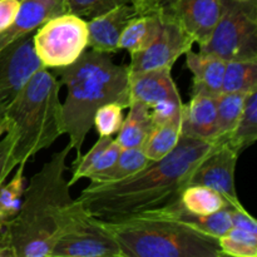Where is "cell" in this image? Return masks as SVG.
<instances>
[{
  "mask_svg": "<svg viewBox=\"0 0 257 257\" xmlns=\"http://www.w3.org/2000/svg\"><path fill=\"white\" fill-rule=\"evenodd\" d=\"M7 131H8V122L5 118H2V119H0V138L5 135Z\"/></svg>",
  "mask_w": 257,
  "mask_h": 257,
  "instance_id": "8d00e7d4",
  "label": "cell"
},
{
  "mask_svg": "<svg viewBox=\"0 0 257 257\" xmlns=\"http://www.w3.org/2000/svg\"><path fill=\"white\" fill-rule=\"evenodd\" d=\"M181 205L196 215H211L221 210H232L230 203L217 191L200 185H188L178 197Z\"/></svg>",
  "mask_w": 257,
  "mask_h": 257,
  "instance_id": "44dd1931",
  "label": "cell"
},
{
  "mask_svg": "<svg viewBox=\"0 0 257 257\" xmlns=\"http://www.w3.org/2000/svg\"><path fill=\"white\" fill-rule=\"evenodd\" d=\"M138 15L132 2L123 3L110 9L104 14L87 20L88 24V48L97 52H119V40L123 30L130 20Z\"/></svg>",
  "mask_w": 257,
  "mask_h": 257,
  "instance_id": "4fadbf2b",
  "label": "cell"
},
{
  "mask_svg": "<svg viewBox=\"0 0 257 257\" xmlns=\"http://www.w3.org/2000/svg\"><path fill=\"white\" fill-rule=\"evenodd\" d=\"M182 137V120L162 123L152 128L142 151L151 161H158L170 155Z\"/></svg>",
  "mask_w": 257,
  "mask_h": 257,
  "instance_id": "cb8c5ba5",
  "label": "cell"
},
{
  "mask_svg": "<svg viewBox=\"0 0 257 257\" xmlns=\"http://www.w3.org/2000/svg\"><path fill=\"white\" fill-rule=\"evenodd\" d=\"M152 161L145 155L142 148H122L117 161L103 172L88 180L94 183L118 182L147 167Z\"/></svg>",
  "mask_w": 257,
  "mask_h": 257,
  "instance_id": "603a6c76",
  "label": "cell"
},
{
  "mask_svg": "<svg viewBox=\"0 0 257 257\" xmlns=\"http://www.w3.org/2000/svg\"><path fill=\"white\" fill-rule=\"evenodd\" d=\"M165 0H132L133 5L137 9L138 14H143V13H150L153 10H157L160 5Z\"/></svg>",
  "mask_w": 257,
  "mask_h": 257,
  "instance_id": "d590c367",
  "label": "cell"
},
{
  "mask_svg": "<svg viewBox=\"0 0 257 257\" xmlns=\"http://www.w3.org/2000/svg\"><path fill=\"white\" fill-rule=\"evenodd\" d=\"M112 140L113 137H110V136H99L97 142L93 145V147L85 155H80L75 158V161L73 162L72 178L69 181L70 186L75 185L78 181L83 180V178H89L93 175L95 165L99 161L100 156L104 152L105 148L112 142Z\"/></svg>",
  "mask_w": 257,
  "mask_h": 257,
  "instance_id": "83f0119b",
  "label": "cell"
},
{
  "mask_svg": "<svg viewBox=\"0 0 257 257\" xmlns=\"http://www.w3.org/2000/svg\"><path fill=\"white\" fill-rule=\"evenodd\" d=\"M162 28L157 39L142 52L131 55V63L127 65L130 74L147 72L153 69H172L177 59L192 49V38L186 30L163 10Z\"/></svg>",
  "mask_w": 257,
  "mask_h": 257,
  "instance_id": "30bf717a",
  "label": "cell"
},
{
  "mask_svg": "<svg viewBox=\"0 0 257 257\" xmlns=\"http://www.w3.org/2000/svg\"><path fill=\"white\" fill-rule=\"evenodd\" d=\"M200 52L226 60H257V0H222L221 14Z\"/></svg>",
  "mask_w": 257,
  "mask_h": 257,
  "instance_id": "8992f818",
  "label": "cell"
},
{
  "mask_svg": "<svg viewBox=\"0 0 257 257\" xmlns=\"http://www.w3.org/2000/svg\"><path fill=\"white\" fill-rule=\"evenodd\" d=\"M72 151L68 143L55 152L25 187L19 212L9 222L15 257H50L60 233L84 211L65 177Z\"/></svg>",
  "mask_w": 257,
  "mask_h": 257,
  "instance_id": "7a4b0ae2",
  "label": "cell"
},
{
  "mask_svg": "<svg viewBox=\"0 0 257 257\" xmlns=\"http://www.w3.org/2000/svg\"><path fill=\"white\" fill-rule=\"evenodd\" d=\"M246 93H220L217 97V136L216 142H225L235 130L243 104Z\"/></svg>",
  "mask_w": 257,
  "mask_h": 257,
  "instance_id": "484cf974",
  "label": "cell"
},
{
  "mask_svg": "<svg viewBox=\"0 0 257 257\" xmlns=\"http://www.w3.org/2000/svg\"><path fill=\"white\" fill-rule=\"evenodd\" d=\"M32 38L43 68H65L88 49L87 20L73 13H63L43 23Z\"/></svg>",
  "mask_w": 257,
  "mask_h": 257,
  "instance_id": "52a82bcc",
  "label": "cell"
},
{
  "mask_svg": "<svg viewBox=\"0 0 257 257\" xmlns=\"http://www.w3.org/2000/svg\"><path fill=\"white\" fill-rule=\"evenodd\" d=\"M238 153L226 142H217L212 151L196 166L188 185H200L217 191L232 208L243 207L235 186ZM187 185V186H188Z\"/></svg>",
  "mask_w": 257,
  "mask_h": 257,
  "instance_id": "8fae6325",
  "label": "cell"
},
{
  "mask_svg": "<svg viewBox=\"0 0 257 257\" xmlns=\"http://www.w3.org/2000/svg\"><path fill=\"white\" fill-rule=\"evenodd\" d=\"M0 257H15L9 222L0 223Z\"/></svg>",
  "mask_w": 257,
  "mask_h": 257,
  "instance_id": "e575fe53",
  "label": "cell"
},
{
  "mask_svg": "<svg viewBox=\"0 0 257 257\" xmlns=\"http://www.w3.org/2000/svg\"><path fill=\"white\" fill-rule=\"evenodd\" d=\"M25 165L19 163L12 180L5 181L0 187V223L10 222L19 212L25 191Z\"/></svg>",
  "mask_w": 257,
  "mask_h": 257,
  "instance_id": "4316f807",
  "label": "cell"
},
{
  "mask_svg": "<svg viewBox=\"0 0 257 257\" xmlns=\"http://www.w3.org/2000/svg\"><path fill=\"white\" fill-rule=\"evenodd\" d=\"M186 65L192 73V93H203L217 97L222 92L226 60L202 52L186 53Z\"/></svg>",
  "mask_w": 257,
  "mask_h": 257,
  "instance_id": "e0dca14e",
  "label": "cell"
},
{
  "mask_svg": "<svg viewBox=\"0 0 257 257\" xmlns=\"http://www.w3.org/2000/svg\"><path fill=\"white\" fill-rule=\"evenodd\" d=\"M123 109L125 108L118 103H107L98 108L93 118V127H95L98 135L110 137L115 135L124 119Z\"/></svg>",
  "mask_w": 257,
  "mask_h": 257,
  "instance_id": "f1b7e54d",
  "label": "cell"
},
{
  "mask_svg": "<svg viewBox=\"0 0 257 257\" xmlns=\"http://www.w3.org/2000/svg\"><path fill=\"white\" fill-rule=\"evenodd\" d=\"M218 245H220L221 252L223 256H235V257H256L257 256V245L243 242V241L235 240L227 235L218 237Z\"/></svg>",
  "mask_w": 257,
  "mask_h": 257,
  "instance_id": "1f68e13d",
  "label": "cell"
},
{
  "mask_svg": "<svg viewBox=\"0 0 257 257\" xmlns=\"http://www.w3.org/2000/svg\"><path fill=\"white\" fill-rule=\"evenodd\" d=\"M130 2L132 0H65L68 12L85 20L99 17L117 5Z\"/></svg>",
  "mask_w": 257,
  "mask_h": 257,
  "instance_id": "f546056e",
  "label": "cell"
},
{
  "mask_svg": "<svg viewBox=\"0 0 257 257\" xmlns=\"http://www.w3.org/2000/svg\"><path fill=\"white\" fill-rule=\"evenodd\" d=\"M217 97L203 93H192L190 102L187 104L183 103L182 135L216 142Z\"/></svg>",
  "mask_w": 257,
  "mask_h": 257,
  "instance_id": "2e32d148",
  "label": "cell"
},
{
  "mask_svg": "<svg viewBox=\"0 0 257 257\" xmlns=\"http://www.w3.org/2000/svg\"><path fill=\"white\" fill-rule=\"evenodd\" d=\"M50 257H123V253L99 218L84 208L60 233Z\"/></svg>",
  "mask_w": 257,
  "mask_h": 257,
  "instance_id": "ba28073f",
  "label": "cell"
},
{
  "mask_svg": "<svg viewBox=\"0 0 257 257\" xmlns=\"http://www.w3.org/2000/svg\"><path fill=\"white\" fill-rule=\"evenodd\" d=\"M20 2H22V0H20Z\"/></svg>",
  "mask_w": 257,
  "mask_h": 257,
  "instance_id": "74e56055",
  "label": "cell"
},
{
  "mask_svg": "<svg viewBox=\"0 0 257 257\" xmlns=\"http://www.w3.org/2000/svg\"><path fill=\"white\" fill-rule=\"evenodd\" d=\"M162 28V14L160 10L136 15L130 20L123 30L119 40V48L130 54L142 52L158 38Z\"/></svg>",
  "mask_w": 257,
  "mask_h": 257,
  "instance_id": "ac0fdd59",
  "label": "cell"
},
{
  "mask_svg": "<svg viewBox=\"0 0 257 257\" xmlns=\"http://www.w3.org/2000/svg\"><path fill=\"white\" fill-rule=\"evenodd\" d=\"M253 89H257V60L237 59L226 62L222 92L247 94Z\"/></svg>",
  "mask_w": 257,
  "mask_h": 257,
  "instance_id": "d4e9b609",
  "label": "cell"
},
{
  "mask_svg": "<svg viewBox=\"0 0 257 257\" xmlns=\"http://www.w3.org/2000/svg\"><path fill=\"white\" fill-rule=\"evenodd\" d=\"M40 68L43 67L34 52L30 34L0 50V119Z\"/></svg>",
  "mask_w": 257,
  "mask_h": 257,
  "instance_id": "9c48e42d",
  "label": "cell"
},
{
  "mask_svg": "<svg viewBox=\"0 0 257 257\" xmlns=\"http://www.w3.org/2000/svg\"><path fill=\"white\" fill-rule=\"evenodd\" d=\"M231 222L232 227L240 228V230L247 231V232L257 235V222L255 218L246 211L245 207L232 208L230 210Z\"/></svg>",
  "mask_w": 257,
  "mask_h": 257,
  "instance_id": "d6a6232c",
  "label": "cell"
},
{
  "mask_svg": "<svg viewBox=\"0 0 257 257\" xmlns=\"http://www.w3.org/2000/svg\"><path fill=\"white\" fill-rule=\"evenodd\" d=\"M222 0H165L158 9L172 17L198 47L210 39Z\"/></svg>",
  "mask_w": 257,
  "mask_h": 257,
  "instance_id": "7c38bea8",
  "label": "cell"
},
{
  "mask_svg": "<svg viewBox=\"0 0 257 257\" xmlns=\"http://www.w3.org/2000/svg\"><path fill=\"white\" fill-rule=\"evenodd\" d=\"M257 140V89L247 93L238 122L225 142L238 155L247 150Z\"/></svg>",
  "mask_w": 257,
  "mask_h": 257,
  "instance_id": "7402d4cb",
  "label": "cell"
},
{
  "mask_svg": "<svg viewBox=\"0 0 257 257\" xmlns=\"http://www.w3.org/2000/svg\"><path fill=\"white\" fill-rule=\"evenodd\" d=\"M131 103L140 102L148 109L165 103H183L171 69H153L130 74Z\"/></svg>",
  "mask_w": 257,
  "mask_h": 257,
  "instance_id": "5bb4252c",
  "label": "cell"
},
{
  "mask_svg": "<svg viewBox=\"0 0 257 257\" xmlns=\"http://www.w3.org/2000/svg\"><path fill=\"white\" fill-rule=\"evenodd\" d=\"M14 136L7 131L0 140V187L18 166V161L14 156Z\"/></svg>",
  "mask_w": 257,
  "mask_h": 257,
  "instance_id": "4dcf8cb0",
  "label": "cell"
},
{
  "mask_svg": "<svg viewBox=\"0 0 257 257\" xmlns=\"http://www.w3.org/2000/svg\"><path fill=\"white\" fill-rule=\"evenodd\" d=\"M123 257H221L218 238L168 217L158 208L100 220Z\"/></svg>",
  "mask_w": 257,
  "mask_h": 257,
  "instance_id": "277c9868",
  "label": "cell"
},
{
  "mask_svg": "<svg viewBox=\"0 0 257 257\" xmlns=\"http://www.w3.org/2000/svg\"><path fill=\"white\" fill-rule=\"evenodd\" d=\"M67 12L65 0H22L13 24L0 33V50L15 40L35 32L50 18Z\"/></svg>",
  "mask_w": 257,
  "mask_h": 257,
  "instance_id": "9a60e30c",
  "label": "cell"
},
{
  "mask_svg": "<svg viewBox=\"0 0 257 257\" xmlns=\"http://www.w3.org/2000/svg\"><path fill=\"white\" fill-rule=\"evenodd\" d=\"M158 210L165 213L166 216H168V217H172L175 220L181 221V222L187 223V225L192 226L196 230H200L217 238L226 235L230 231V228L232 227L230 210H221L218 212L206 216L196 215V213H192L186 210V208H183L178 198L171 201V202H168L163 207H160Z\"/></svg>",
  "mask_w": 257,
  "mask_h": 257,
  "instance_id": "d6986e66",
  "label": "cell"
},
{
  "mask_svg": "<svg viewBox=\"0 0 257 257\" xmlns=\"http://www.w3.org/2000/svg\"><path fill=\"white\" fill-rule=\"evenodd\" d=\"M20 8V0H0V33L14 22Z\"/></svg>",
  "mask_w": 257,
  "mask_h": 257,
  "instance_id": "836d02e7",
  "label": "cell"
},
{
  "mask_svg": "<svg viewBox=\"0 0 257 257\" xmlns=\"http://www.w3.org/2000/svg\"><path fill=\"white\" fill-rule=\"evenodd\" d=\"M54 74L67 87L63 102L64 135L78 157L98 108L107 103L130 107V72L127 65L115 64L108 53L90 49L73 64L54 69Z\"/></svg>",
  "mask_w": 257,
  "mask_h": 257,
  "instance_id": "3957f363",
  "label": "cell"
},
{
  "mask_svg": "<svg viewBox=\"0 0 257 257\" xmlns=\"http://www.w3.org/2000/svg\"><path fill=\"white\" fill-rule=\"evenodd\" d=\"M153 127L155 124L148 107L140 102H132L115 141L120 148H142Z\"/></svg>",
  "mask_w": 257,
  "mask_h": 257,
  "instance_id": "ffe728a7",
  "label": "cell"
},
{
  "mask_svg": "<svg viewBox=\"0 0 257 257\" xmlns=\"http://www.w3.org/2000/svg\"><path fill=\"white\" fill-rule=\"evenodd\" d=\"M216 145L182 135L170 155L152 161L140 172L118 182H89L77 200L88 213L100 220H115L163 207L180 197L196 166Z\"/></svg>",
  "mask_w": 257,
  "mask_h": 257,
  "instance_id": "6da1fadb",
  "label": "cell"
},
{
  "mask_svg": "<svg viewBox=\"0 0 257 257\" xmlns=\"http://www.w3.org/2000/svg\"><path fill=\"white\" fill-rule=\"evenodd\" d=\"M60 80L47 68H40L28 80L4 118L15 138L14 156L27 163L64 135Z\"/></svg>",
  "mask_w": 257,
  "mask_h": 257,
  "instance_id": "5b68a950",
  "label": "cell"
}]
</instances>
